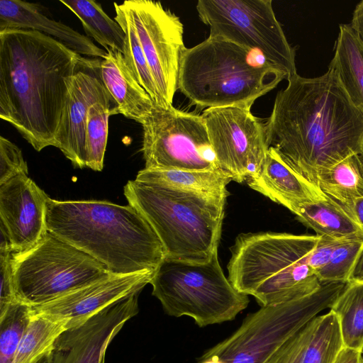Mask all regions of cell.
<instances>
[{"mask_svg":"<svg viewBox=\"0 0 363 363\" xmlns=\"http://www.w3.org/2000/svg\"><path fill=\"white\" fill-rule=\"evenodd\" d=\"M350 24L363 48V0L356 5Z\"/></svg>","mask_w":363,"mask_h":363,"instance_id":"obj_37","label":"cell"},{"mask_svg":"<svg viewBox=\"0 0 363 363\" xmlns=\"http://www.w3.org/2000/svg\"><path fill=\"white\" fill-rule=\"evenodd\" d=\"M314 318L281 345L262 363H301L303 350L313 328Z\"/></svg>","mask_w":363,"mask_h":363,"instance_id":"obj_33","label":"cell"},{"mask_svg":"<svg viewBox=\"0 0 363 363\" xmlns=\"http://www.w3.org/2000/svg\"><path fill=\"white\" fill-rule=\"evenodd\" d=\"M135 180L188 191L228 197L230 194L226 186L232 179L220 170L193 171L144 168L138 173Z\"/></svg>","mask_w":363,"mask_h":363,"instance_id":"obj_23","label":"cell"},{"mask_svg":"<svg viewBox=\"0 0 363 363\" xmlns=\"http://www.w3.org/2000/svg\"><path fill=\"white\" fill-rule=\"evenodd\" d=\"M27 163L21 149L0 136V184L18 174L28 175Z\"/></svg>","mask_w":363,"mask_h":363,"instance_id":"obj_34","label":"cell"},{"mask_svg":"<svg viewBox=\"0 0 363 363\" xmlns=\"http://www.w3.org/2000/svg\"><path fill=\"white\" fill-rule=\"evenodd\" d=\"M32 316L30 306L17 301L0 312V363H12Z\"/></svg>","mask_w":363,"mask_h":363,"instance_id":"obj_31","label":"cell"},{"mask_svg":"<svg viewBox=\"0 0 363 363\" xmlns=\"http://www.w3.org/2000/svg\"><path fill=\"white\" fill-rule=\"evenodd\" d=\"M362 352L343 347L333 363H361Z\"/></svg>","mask_w":363,"mask_h":363,"instance_id":"obj_38","label":"cell"},{"mask_svg":"<svg viewBox=\"0 0 363 363\" xmlns=\"http://www.w3.org/2000/svg\"><path fill=\"white\" fill-rule=\"evenodd\" d=\"M341 240L320 237L308 258V264L315 275L329 261L334 250Z\"/></svg>","mask_w":363,"mask_h":363,"instance_id":"obj_36","label":"cell"},{"mask_svg":"<svg viewBox=\"0 0 363 363\" xmlns=\"http://www.w3.org/2000/svg\"><path fill=\"white\" fill-rule=\"evenodd\" d=\"M286 78L259 53L208 36L186 48L181 61L178 89L191 105L200 108H251L257 99Z\"/></svg>","mask_w":363,"mask_h":363,"instance_id":"obj_4","label":"cell"},{"mask_svg":"<svg viewBox=\"0 0 363 363\" xmlns=\"http://www.w3.org/2000/svg\"><path fill=\"white\" fill-rule=\"evenodd\" d=\"M153 272L111 274L49 302L30 306L33 314L67 320L68 329L79 326L108 306L140 291L150 283Z\"/></svg>","mask_w":363,"mask_h":363,"instance_id":"obj_17","label":"cell"},{"mask_svg":"<svg viewBox=\"0 0 363 363\" xmlns=\"http://www.w3.org/2000/svg\"><path fill=\"white\" fill-rule=\"evenodd\" d=\"M201 116L219 169L238 183L256 174L270 147L266 123L240 106L207 108Z\"/></svg>","mask_w":363,"mask_h":363,"instance_id":"obj_12","label":"cell"},{"mask_svg":"<svg viewBox=\"0 0 363 363\" xmlns=\"http://www.w3.org/2000/svg\"><path fill=\"white\" fill-rule=\"evenodd\" d=\"M15 252L11 247L0 248V312L17 301L13 289V265Z\"/></svg>","mask_w":363,"mask_h":363,"instance_id":"obj_35","label":"cell"},{"mask_svg":"<svg viewBox=\"0 0 363 363\" xmlns=\"http://www.w3.org/2000/svg\"><path fill=\"white\" fill-rule=\"evenodd\" d=\"M291 212L296 219L320 237L337 240L363 239V230L338 203L325 199L303 203Z\"/></svg>","mask_w":363,"mask_h":363,"instance_id":"obj_21","label":"cell"},{"mask_svg":"<svg viewBox=\"0 0 363 363\" xmlns=\"http://www.w3.org/2000/svg\"><path fill=\"white\" fill-rule=\"evenodd\" d=\"M36 363H52V352L43 356Z\"/></svg>","mask_w":363,"mask_h":363,"instance_id":"obj_41","label":"cell"},{"mask_svg":"<svg viewBox=\"0 0 363 363\" xmlns=\"http://www.w3.org/2000/svg\"><path fill=\"white\" fill-rule=\"evenodd\" d=\"M352 279L363 280V252L355 268Z\"/></svg>","mask_w":363,"mask_h":363,"instance_id":"obj_40","label":"cell"},{"mask_svg":"<svg viewBox=\"0 0 363 363\" xmlns=\"http://www.w3.org/2000/svg\"><path fill=\"white\" fill-rule=\"evenodd\" d=\"M319 238L286 233H241L230 248L228 279L261 306L310 295L323 284L308 264Z\"/></svg>","mask_w":363,"mask_h":363,"instance_id":"obj_5","label":"cell"},{"mask_svg":"<svg viewBox=\"0 0 363 363\" xmlns=\"http://www.w3.org/2000/svg\"><path fill=\"white\" fill-rule=\"evenodd\" d=\"M363 252V239L341 240L316 276L322 283L349 282Z\"/></svg>","mask_w":363,"mask_h":363,"instance_id":"obj_32","label":"cell"},{"mask_svg":"<svg viewBox=\"0 0 363 363\" xmlns=\"http://www.w3.org/2000/svg\"><path fill=\"white\" fill-rule=\"evenodd\" d=\"M361 363H363V353L362 354Z\"/></svg>","mask_w":363,"mask_h":363,"instance_id":"obj_42","label":"cell"},{"mask_svg":"<svg viewBox=\"0 0 363 363\" xmlns=\"http://www.w3.org/2000/svg\"><path fill=\"white\" fill-rule=\"evenodd\" d=\"M332 67L352 104L363 113V48L350 24L339 26Z\"/></svg>","mask_w":363,"mask_h":363,"instance_id":"obj_22","label":"cell"},{"mask_svg":"<svg viewBox=\"0 0 363 363\" xmlns=\"http://www.w3.org/2000/svg\"><path fill=\"white\" fill-rule=\"evenodd\" d=\"M26 29L40 32L60 41L73 51L94 58H104L107 52L87 36L45 16L38 4L20 0L0 1V31Z\"/></svg>","mask_w":363,"mask_h":363,"instance_id":"obj_19","label":"cell"},{"mask_svg":"<svg viewBox=\"0 0 363 363\" xmlns=\"http://www.w3.org/2000/svg\"><path fill=\"white\" fill-rule=\"evenodd\" d=\"M113 5L116 11L114 20L121 26L125 35L123 55L128 67L155 104L168 107L158 92L136 30L127 11L122 3L114 2Z\"/></svg>","mask_w":363,"mask_h":363,"instance_id":"obj_28","label":"cell"},{"mask_svg":"<svg viewBox=\"0 0 363 363\" xmlns=\"http://www.w3.org/2000/svg\"><path fill=\"white\" fill-rule=\"evenodd\" d=\"M196 8L210 28L209 36L259 53L286 79L297 73L296 48L288 42L272 0H199Z\"/></svg>","mask_w":363,"mask_h":363,"instance_id":"obj_10","label":"cell"},{"mask_svg":"<svg viewBox=\"0 0 363 363\" xmlns=\"http://www.w3.org/2000/svg\"><path fill=\"white\" fill-rule=\"evenodd\" d=\"M246 181L251 189L291 211L299 204L326 199L272 146L260 169Z\"/></svg>","mask_w":363,"mask_h":363,"instance_id":"obj_18","label":"cell"},{"mask_svg":"<svg viewBox=\"0 0 363 363\" xmlns=\"http://www.w3.org/2000/svg\"><path fill=\"white\" fill-rule=\"evenodd\" d=\"M344 283H324L315 292L289 301L261 306L229 337L195 363H262L322 311L330 308Z\"/></svg>","mask_w":363,"mask_h":363,"instance_id":"obj_8","label":"cell"},{"mask_svg":"<svg viewBox=\"0 0 363 363\" xmlns=\"http://www.w3.org/2000/svg\"><path fill=\"white\" fill-rule=\"evenodd\" d=\"M82 57L36 30L0 31V118L37 151L55 145Z\"/></svg>","mask_w":363,"mask_h":363,"instance_id":"obj_2","label":"cell"},{"mask_svg":"<svg viewBox=\"0 0 363 363\" xmlns=\"http://www.w3.org/2000/svg\"><path fill=\"white\" fill-rule=\"evenodd\" d=\"M68 320L33 314L12 363H36L50 353L57 338L68 330Z\"/></svg>","mask_w":363,"mask_h":363,"instance_id":"obj_26","label":"cell"},{"mask_svg":"<svg viewBox=\"0 0 363 363\" xmlns=\"http://www.w3.org/2000/svg\"><path fill=\"white\" fill-rule=\"evenodd\" d=\"M100 61L82 57L73 75L55 136L54 146L76 167H86L85 134L91 106L97 101L114 102L101 80Z\"/></svg>","mask_w":363,"mask_h":363,"instance_id":"obj_15","label":"cell"},{"mask_svg":"<svg viewBox=\"0 0 363 363\" xmlns=\"http://www.w3.org/2000/svg\"><path fill=\"white\" fill-rule=\"evenodd\" d=\"M113 101H104L94 103L88 113L85 134V167L94 171H101L107 144L108 118L117 114Z\"/></svg>","mask_w":363,"mask_h":363,"instance_id":"obj_30","label":"cell"},{"mask_svg":"<svg viewBox=\"0 0 363 363\" xmlns=\"http://www.w3.org/2000/svg\"><path fill=\"white\" fill-rule=\"evenodd\" d=\"M49 198L26 174H18L0 184V230L9 238L16 253L33 247L48 232Z\"/></svg>","mask_w":363,"mask_h":363,"instance_id":"obj_16","label":"cell"},{"mask_svg":"<svg viewBox=\"0 0 363 363\" xmlns=\"http://www.w3.org/2000/svg\"><path fill=\"white\" fill-rule=\"evenodd\" d=\"M341 207L356 220L363 230V198L357 199L352 203Z\"/></svg>","mask_w":363,"mask_h":363,"instance_id":"obj_39","label":"cell"},{"mask_svg":"<svg viewBox=\"0 0 363 363\" xmlns=\"http://www.w3.org/2000/svg\"><path fill=\"white\" fill-rule=\"evenodd\" d=\"M362 353H363V350H362Z\"/></svg>","mask_w":363,"mask_h":363,"instance_id":"obj_43","label":"cell"},{"mask_svg":"<svg viewBox=\"0 0 363 363\" xmlns=\"http://www.w3.org/2000/svg\"><path fill=\"white\" fill-rule=\"evenodd\" d=\"M46 226L115 274L155 272L165 258L163 245L133 206L105 201L47 202Z\"/></svg>","mask_w":363,"mask_h":363,"instance_id":"obj_3","label":"cell"},{"mask_svg":"<svg viewBox=\"0 0 363 363\" xmlns=\"http://www.w3.org/2000/svg\"><path fill=\"white\" fill-rule=\"evenodd\" d=\"M141 125L145 169L220 170L201 115L155 104Z\"/></svg>","mask_w":363,"mask_h":363,"instance_id":"obj_11","label":"cell"},{"mask_svg":"<svg viewBox=\"0 0 363 363\" xmlns=\"http://www.w3.org/2000/svg\"><path fill=\"white\" fill-rule=\"evenodd\" d=\"M122 4L135 26L162 99L167 106H173L181 61L186 49L179 17L160 1L127 0Z\"/></svg>","mask_w":363,"mask_h":363,"instance_id":"obj_13","label":"cell"},{"mask_svg":"<svg viewBox=\"0 0 363 363\" xmlns=\"http://www.w3.org/2000/svg\"><path fill=\"white\" fill-rule=\"evenodd\" d=\"M80 20L86 33L94 38L106 52L116 50L123 54L125 33L115 20L111 19L102 6L93 0H60Z\"/></svg>","mask_w":363,"mask_h":363,"instance_id":"obj_25","label":"cell"},{"mask_svg":"<svg viewBox=\"0 0 363 363\" xmlns=\"http://www.w3.org/2000/svg\"><path fill=\"white\" fill-rule=\"evenodd\" d=\"M101 80L118 113L142 123L155 103L128 67L121 52L109 50L99 64Z\"/></svg>","mask_w":363,"mask_h":363,"instance_id":"obj_20","label":"cell"},{"mask_svg":"<svg viewBox=\"0 0 363 363\" xmlns=\"http://www.w3.org/2000/svg\"><path fill=\"white\" fill-rule=\"evenodd\" d=\"M318 188L341 206L363 198V155H350L323 172Z\"/></svg>","mask_w":363,"mask_h":363,"instance_id":"obj_24","label":"cell"},{"mask_svg":"<svg viewBox=\"0 0 363 363\" xmlns=\"http://www.w3.org/2000/svg\"><path fill=\"white\" fill-rule=\"evenodd\" d=\"M111 274L89 255L48 231L33 247L15 253L14 293L18 301L37 306Z\"/></svg>","mask_w":363,"mask_h":363,"instance_id":"obj_9","label":"cell"},{"mask_svg":"<svg viewBox=\"0 0 363 363\" xmlns=\"http://www.w3.org/2000/svg\"><path fill=\"white\" fill-rule=\"evenodd\" d=\"M150 284L167 315L190 317L199 327L233 320L250 302L224 275L218 251L203 263L165 257Z\"/></svg>","mask_w":363,"mask_h":363,"instance_id":"obj_7","label":"cell"},{"mask_svg":"<svg viewBox=\"0 0 363 363\" xmlns=\"http://www.w3.org/2000/svg\"><path fill=\"white\" fill-rule=\"evenodd\" d=\"M337 318L344 347L363 350V280L347 282L330 308Z\"/></svg>","mask_w":363,"mask_h":363,"instance_id":"obj_27","label":"cell"},{"mask_svg":"<svg viewBox=\"0 0 363 363\" xmlns=\"http://www.w3.org/2000/svg\"><path fill=\"white\" fill-rule=\"evenodd\" d=\"M128 204L149 222L165 257L203 263L218 251L226 196L208 195L130 180L124 186Z\"/></svg>","mask_w":363,"mask_h":363,"instance_id":"obj_6","label":"cell"},{"mask_svg":"<svg viewBox=\"0 0 363 363\" xmlns=\"http://www.w3.org/2000/svg\"><path fill=\"white\" fill-rule=\"evenodd\" d=\"M135 293L105 308L83 324L65 331L52 351V363H104L106 349L138 312Z\"/></svg>","mask_w":363,"mask_h":363,"instance_id":"obj_14","label":"cell"},{"mask_svg":"<svg viewBox=\"0 0 363 363\" xmlns=\"http://www.w3.org/2000/svg\"><path fill=\"white\" fill-rule=\"evenodd\" d=\"M343 347L337 318L330 311L314 318L301 363H333Z\"/></svg>","mask_w":363,"mask_h":363,"instance_id":"obj_29","label":"cell"},{"mask_svg":"<svg viewBox=\"0 0 363 363\" xmlns=\"http://www.w3.org/2000/svg\"><path fill=\"white\" fill-rule=\"evenodd\" d=\"M286 80L265 122L269 146L320 191L323 172L350 155H363V113L330 65L319 77L296 73Z\"/></svg>","mask_w":363,"mask_h":363,"instance_id":"obj_1","label":"cell"}]
</instances>
